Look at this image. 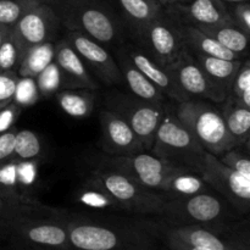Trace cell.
Instances as JSON below:
<instances>
[{
	"label": "cell",
	"instance_id": "36",
	"mask_svg": "<svg viewBox=\"0 0 250 250\" xmlns=\"http://www.w3.org/2000/svg\"><path fill=\"white\" fill-rule=\"evenodd\" d=\"M19 75L16 71L0 72V110L14 102V93Z\"/></svg>",
	"mask_w": 250,
	"mask_h": 250
},
{
	"label": "cell",
	"instance_id": "10",
	"mask_svg": "<svg viewBox=\"0 0 250 250\" xmlns=\"http://www.w3.org/2000/svg\"><path fill=\"white\" fill-rule=\"evenodd\" d=\"M66 39L77 51L87 68L89 67L103 82L109 85L124 82L119 65L104 45L77 31H70Z\"/></svg>",
	"mask_w": 250,
	"mask_h": 250
},
{
	"label": "cell",
	"instance_id": "37",
	"mask_svg": "<svg viewBox=\"0 0 250 250\" xmlns=\"http://www.w3.org/2000/svg\"><path fill=\"white\" fill-rule=\"evenodd\" d=\"M232 20L234 23L246 32L247 34H250V5L249 1H241L236 2L233 7V11L231 14Z\"/></svg>",
	"mask_w": 250,
	"mask_h": 250
},
{
	"label": "cell",
	"instance_id": "45",
	"mask_svg": "<svg viewBox=\"0 0 250 250\" xmlns=\"http://www.w3.org/2000/svg\"><path fill=\"white\" fill-rule=\"evenodd\" d=\"M221 1H224V2H234V4H236V2H241V1H248V0H221Z\"/></svg>",
	"mask_w": 250,
	"mask_h": 250
},
{
	"label": "cell",
	"instance_id": "21",
	"mask_svg": "<svg viewBox=\"0 0 250 250\" xmlns=\"http://www.w3.org/2000/svg\"><path fill=\"white\" fill-rule=\"evenodd\" d=\"M166 236L202 250H241L236 244L220 238L217 234L200 226H180L170 229Z\"/></svg>",
	"mask_w": 250,
	"mask_h": 250
},
{
	"label": "cell",
	"instance_id": "4",
	"mask_svg": "<svg viewBox=\"0 0 250 250\" xmlns=\"http://www.w3.org/2000/svg\"><path fill=\"white\" fill-rule=\"evenodd\" d=\"M109 110L131 126L144 149L151 148L159 125L165 115L163 104L146 102L134 95L119 94L109 99Z\"/></svg>",
	"mask_w": 250,
	"mask_h": 250
},
{
	"label": "cell",
	"instance_id": "12",
	"mask_svg": "<svg viewBox=\"0 0 250 250\" xmlns=\"http://www.w3.org/2000/svg\"><path fill=\"white\" fill-rule=\"evenodd\" d=\"M103 148L114 156H128L142 153L143 146L128 124L115 112L105 109L100 112Z\"/></svg>",
	"mask_w": 250,
	"mask_h": 250
},
{
	"label": "cell",
	"instance_id": "44",
	"mask_svg": "<svg viewBox=\"0 0 250 250\" xmlns=\"http://www.w3.org/2000/svg\"><path fill=\"white\" fill-rule=\"evenodd\" d=\"M36 1L41 2V4H49V5H50V2L59 1V0H36Z\"/></svg>",
	"mask_w": 250,
	"mask_h": 250
},
{
	"label": "cell",
	"instance_id": "40",
	"mask_svg": "<svg viewBox=\"0 0 250 250\" xmlns=\"http://www.w3.org/2000/svg\"><path fill=\"white\" fill-rule=\"evenodd\" d=\"M15 136H16V132L14 129L0 133V163L14 155Z\"/></svg>",
	"mask_w": 250,
	"mask_h": 250
},
{
	"label": "cell",
	"instance_id": "42",
	"mask_svg": "<svg viewBox=\"0 0 250 250\" xmlns=\"http://www.w3.org/2000/svg\"><path fill=\"white\" fill-rule=\"evenodd\" d=\"M9 29H10V27L4 26V24H0V45H1L2 41H4L5 36H6V34H7Z\"/></svg>",
	"mask_w": 250,
	"mask_h": 250
},
{
	"label": "cell",
	"instance_id": "28",
	"mask_svg": "<svg viewBox=\"0 0 250 250\" xmlns=\"http://www.w3.org/2000/svg\"><path fill=\"white\" fill-rule=\"evenodd\" d=\"M205 186L207 183L203 181L200 175L197 176L193 171L182 168L168 180L164 192L173 198L186 197L205 192Z\"/></svg>",
	"mask_w": 250,
	"mask_h": 250
},
{
	"label": "cell",
	"instance_id": "6",
	"mask_svg": "<svg viewBox=\"0 0 250 250\" xmlns=\"http://www.w3.org/2000/svg\"><path fill=\"white\" fill-rule=\"evenodd\" d=\"M143 50L163 67L168 68L187 49L180 33V26L163 14L137 29Z\"/></svg>",
	"mask_w": 250,
	"mask_h": 250
},
{
	"label": "cell",
	"instance_id": "25",
	"mask_svg": "<svg viewBox=\"0 0 250 250\" xmlns=\"http://www.w3.org/2000/svg\"><path fill=\"white\" fill-rule=\"evenodd\" d=\"M54 54L55 49L51 42L28 48L16 71L19 77L36 78L49 63L53 62Z\"/></svg>",
	"mask_w": 250,
	"mask_h": 250
},
{
	"label": "cell",
	"instance_id": "14",
	"mask_svg": "<svg viewBox=\"0 0 250 250\" xmlns=\"http://www.w3.org/2000/svg\"><path fill=\"white\" fill-rule=\"evenodd\" d=\"M54 61L58 63L62 78V85L70 88L97 89L98 83L90 76L77 51L72 48L67 39H62L54 45Z\"/></svg>",
	"mask_w": 250,
	"mask_h": 250
},
{
	"label": "cell",
	"instance_id": "3",
	"mask_svg": "<svg viewBox=\"0 0 250 250\" xmlns=\"http://www.w3.org/2000/svg\"><path fill=\"white\" fill-rule=\"evenodd\" d=\"M90 185L106 193L124 209L142 214H163L166 199L143 187L120 171L98 170L92 173Z\"/></svg>",
	"mask_w": 250,
	"mask_h": 250
},
{
	"label": "cell",
	"instance_id": "18",
	"mask_svg": "<svg viewBox=\"0 0 250 250\" xmlns=\"http://www.w3.org/2000/svg\"><path fill=\"white\" fill-rule=\"evenodd\" d=\"M117 65L121 71L122 78L127 83V87L132 92L134 97L139 99L146 100L151 103L164 102V93L159 88H156L136 66L133 65L127 54L125 53L124 48L117 51Z\"/></svg>",
	"mask_w": 250,
	"mask_h": 250
},
{
	"label": "cell",
	"instance_id": "46",
	"mask_svg": "<svg viewBox=\"0 0 250 250\" xmlns=\"http://www.w3.org/2000/svg\"><path fill=\"white\" fill-rule=\"evenodd\" d=\"M192 0H177V4H188V2H190Z\"/></svg>",
	"mask_w": 250,
	"mask_h": 250
},
{
	"label": "cell",
	"instance_id": "41",
	"mask_svg": "<svg viewBox=\"0 0 250 250\" xmlns=\"http://www.w3.org/2000/svg\"><path fill=\"white\" fill-rule=\"evenodd\" d=\"M167 242H168V246H170L171 250H202V249L194 248V247L188 246V244H186V243H182V242L177 241V239L172 238V237H167Z\"/></svg>",
	"mask_w": 250,
	"mask_h": 250
},
{
	"label": "cell",
	"instance_id": "35",
	"mask_svg": "<svg viewBox=\"0 0 250 250\" xmlns=\"http://www.w3.org/2000/svg\"><path fill=\"white\" fill-rule=\"evenodd\" d=\"M219 159L222 164L229 166V168L250 178V160L248 155L244 151H242L241 149L236 146V148L222 154Z\"/></svg>",
	"mask_w": 250,
	"mask_h": 250
},
{
	"label": "cell",
	"instance_id": "19",
	"mask_svg": "<svg viewBox=\"0 0 250 250\" xmlns=\"http://www.w3.org/2000/svg\"><path fill=\"white\" fill-rule=\"evenodd\" d=\"M194 59L204 71L207 77L209 78L211 84L226 99L231 93L232 83L243 61L225 60V59L205 55H194Z\"/></svg>",
	"mask_w": 250,
	"mask_h": 250
},
{
	"label": "cell",
	"instance_id": "31",
	"mask_svg": "<svg viewBox=\"0 0 250 250\" xmlns=\"http://www.w3.org/2000/svg\"><path fill=\"white\" fill-rule=\"evenodd\" d=\"M42 144L38 136L29 129L17 131L15 136L14 155L21 160H32L41 155Z\"/></svg>",
	"mask_w": 250,
	"mask_h": 250
},
{
	"label": "cell",
	"instance_id": "34",
	"mask_svg": "<svg viewBox=\"0 0 250 250\" xmlns=\"http://www.w3.org/2000/svg\"><path fill=\"white\" fill-rule=\"evenodd\" d=\"M36 80L32 77H19L14 93V103L20 107L32 106L39 99Z\"/></svg>",
	"mask_w": 250,
	"mask_h": 250
},
{
	"label": "cell",
	"instance_id": "39",
	"mask_svg": "<svg viewBox=\"0 0 250 250\" xmlns=\"http://www.w3.org/2000/svg\"><path fill=\"white\" fill-rule=\"evenodd\" d=\"M20 111H21V107L15 104L14 102L0 110V133L11 129L12 125L16 122L17 117H19Z\"/></svg>",
	"mask_w": 250,
	"mask_h": 250
},
{
	"label": "cell",
	"instance_id": "33",
	"mask_svg": "<svg viewBox=\"0 0 250 250\" xmlns=\"http://www.w3.org/2000/svg\"><path fill=\"white\" fill-rule=\"evenodd\" d=\"M231 95L236 102L242 104L243 106L250 109V62L246 60L242 62L233 83H232Z\"/></svg>",
	"mask_w": 250,
	"mask_h": 250
},
{
	"label": "cell",
	"instance_id": "29",
	"mask_svg": "<svg viewBox=\"0 0 250 250\" xmlns=\"http://www.w3.org/2000/svg\"><path fill=\"white\" fill-rule=\"evenodd\" d=\"M24 53H26V49L15 38L11 28H10L0 45V72L1 71H17L22 59H23Z\"/></svg>",
	"mask_w": 250,
	"mask_h": 250
},
{
	"label": "cell",
	"instance_id": "9",
	"mask_svg": "<svg viewBox=\"0 0 250 250\" xmlns=\"http://www.w3.org/2000/svg\"><path fill=\"white\" fill-rule=\"evenodd\" d=\"M60 24V17L49 4H39L21 17L11 28L24 49L51 42Z\"/></svg>",
	"mask_w": 250,
	"mask_h": 250
},
{
	"label": "cell",
	"instance_id": "17",
	"mask_svg": "<svg viewBox=\"0 0 250 250\" xmlns=\"http://www.w3.org/2000/svg\"><path fill=\"white\" fill-rule=\"evenodd\" d=\"M186 19L197 27H209L231 21V12L221 0H192L188 4H177Z\"/></svg>",
	"mask_w": 250,
	"mask_h": 250
},
{
	"label": "cell",
	"instance_id": "2",
	"mask_svg": "<svg viewBox=\"0 0 250 250\" xmlns=\"http://www.w3.org/2000/svg\"><path fill=\"white\" fill-rule=\"evenodd\" d=\"M151 149L154 155L167 163L197 172L207 153L189 131L181 124L176 114L170 111H165Z\"/></svg>",
	"mask_w": 250,
	"mask_h": 250
},
{
	"label": "cell",
	"instance_id": "13",
	"mask_svg": "<svg viewBox=\"0 0 250 250\" xmlns=\"http://www.w3.org/2000/svg\"><path fill=\"white\" fill-rule=\"evenodd\" d=\"M163 214H168L187 221L208 224L216 221L222 216L224 205L216 197L202 192L166 200Z\"/></svg>",
	"mask_w": 250,
	"mask_h": 250
},
{
	"label": "cell",
	"instance_id": "7",
	"mask_svg": "<svg viewBox=\"0 0 250 250\" xmlns=\"http://www.w3.org/2000/svg\"><path fill=\"white\" fill-rule=\"evenodd\" d=\"M198 173L207 185L224 195L239 211H247L250 202V178L222 164L217 156L205 153Z\"/></svg>",
	"mask_w": 250,
	"mask_h": 250
},
{
	"label": "cell",
	"instance_id": "22",
	"mask_svg": "<svg viewBox=\"0 0 250 250\" xmlns=\"http://www.w3.org/2000/svg\"><path fill=\"white\" fill-rule=\"evenodd\" d=\"M224 102L225 105L221 115L229 134L239 146L249 139L250 109L236 102L231 95H229Z\"/></svg>",
	"mask_w": 250,
	"mask_h": 250
},
{
	"label": "cell",
	"instance_id": "27",
	"mask_svg": "<svg viewBox=\"0 0 250 250\" xmlns=\"http://www.w3.org/2000/svg\"><path fill=\"white\" fill-rule=\"evenodd\" d=\"M127 19L133 23L136 31L148 22L159 17L163 5L158 0H117Z\"/></svg>",
	"mask_w": 250,
	"mask_h": 250
},
{
	"label": "cell",
	"instance_id": "26",
	"mask_svg": "<svg viewBox=\"0 0 250 250\" xmlns=\"http://www.w3.org/2000/svg\"><path fill=\"white\" fill-rule=\"evenodd\" d=\"M59 106L63 112L72 117H88L94 109V95L89 89L63 90L56 93Z\"/></svg>",
	"mask_w": 250,
	"mask_h": 250
},
{
	"label": "cell",
	"instance_id": "16",
	"mask_svg": "<svg viewBox=\"0 0 250 250\" xmlns=\"http://www.w3.org/2000/svg\"><path fill=\"white\" fill-rule=\"evenodd\" d=\"M67 233L68 242L80 250H115L121 243L116 232L98 225H71Z\"/></svg>",
	"mask_w": 250,
	"mask_h": 250
},
{
	"label": "cell",
	"instance_id": "1",
	"mask_svg": "<svg viewBox=\"0 0 250 250\" xmlns=\"http://www.w3.org/2000/svg\"><path fill=\"white\" fill-rule=\"evenodd\" d=\"M175 114L207 153L221 156L226 151L238 146L229 134L221 112L209 103L192 99L183 100L178 103Z\"/></svg>",
	"mask_w": 250,
	"mask_h": 250
},
{
	"label": "cell",
	"instance_id": "8",
	"mask_svg": "<svg viewBox=\"0 0 250 250\" xmlns=\"http://www.w3.org/2000/svg\"><path fill=\"white\" fill-rule=\"evenodd\" d=\"M109 164L115 170L125 173L137 183L151 190L164 192L166 183L182 170L154 154L138 153L128 156H114Z\"/></svg>",
	"mask_w": 250,
	"mask_h": 250
},
{
	"label": "cell",
	"instance_id": "11",
	"mask_svg": "<svg viewBox=\"0 0 250 250\" xmlns=\"http://www.w3.org/2000/svg\"><path fill=\"white\" fill-rule=\"evenodd\" d=\"M181 92L189 99V97H202L215 103L224 102L225 98L211 84L209 78L202 70L199 63L186 49L182 55L172 66L167 68Z\"/></svg>",
	"mask_w": 250,
	"mask_h": 250
},
{
	"label": "cell",
	"instance_id": "32",
	"mask_svg": "<svg viewBox=\"0 0 250 250\" xmlns=\"http://www.w3.org/2000/svg\"><path fill=\"white\" fill-rule=\"evenodd\" d=\"M37 88L41 97H51L56 94L60 87L62 85V78H61L60 68L55 61L49 63L36 78Z\"/></svg>",
	"mask_w": 250,
	"mask_h": 250
},
{
	"label": "cell",
	"instance_id": "15",
	"mask_svg": "<svg viewBox=\"0 0 250 250\" xmlns=\"http://www.w3.org/2000/svg\"><path fill=\"white\" fill-rule=\"evenodd\" d=\"M125 53L129 58V60L133 62V65L155 85L156 88L164 93V95L173 98L177 100L178 103L187 100L188 98L181 92L178 88L177 83L175 82L173 77L171 76L170 71L167 68L163 67L159 63H156L143 49L134 48V46H129V48L124 49Z\"/></svg>",
	"mask_w": 250,
	"mask_h": 250
},
{
	"label": "cell",
	"instance_id": "47",
	"mask_svg": "<svg viewBox=\"0 0 250 250\" xmlns=\"http://www.w3.org/2000/svg\"><path fill=\"white\" fill-rule=\"evenodd\" d=\"M2 210H4V202H2V199L0 198V215H1Z\"/></svg>",
	"mask_w": 250,
	"mask_h": 250
},
{
	"label": "cell",
	"instance_id": "20",
	"mask_svg": "<svg viewBox=\"0 0 250 250\" xmlns=\"http://www.w3.org/2000/svg\"><path fill=\"white\" fill-rule=\"evenodd\" d=\"M180 33L187 49L192 50L194 55L212 56V58L225 59V60H241L242 59V56L222 46L219 42L208 36L194 24L190 23L180 26Z\"/></svg>",
	"mask_w": 250,
	"mask_h": 250
},
{
	"label": "cell",
	"instance_id": "23",
	"mask_svg": "<svg viewBox=\"0 0 250 250\" xmlns=\"http://www.w3.org/2000/svg\"><path fill=\"white\" fill-rule=\"evenodd\" d=\"M204 33L219 42L222 46L229 50L233 51L239 56H243L248 49L249 34L242 31L238 26L233 22V20L225 23L216 24V26L209 27H198Z\"/></svg>",
	"mask_w": 250,
	"mask_h": 250
},
{
	"label": "cell",
	"instance_id": "43",
	"mask_svg": "<svg viewBox=\"0 0 250 250\" xmlns=\"http://www.w3.org/2000/svg\"><path fill=\"white\" fill-rule=\"evenodd\" d=\"M163 6H175L177 5V0H158Z\"/></svg>",
	"mask_w": 250,
	"mask_h": 250
},
{
	"label": "cell",
	"instance_id": "38",
	"mask_svg": "<svg viewBox=\"0 0 250 250\" xmlns=\"http://www.w3.org/2000/svg\"><path fill=\"white\" fill-rule=\"evenodd\" d=\"M95 188V187H94ZM92 190V192H84L82 195V202L84 204L90 205L94 208H107V207H119L116 202L111 197L104 193L103 190L98 189Z\"/></svg>",
	"mask_w": 250,
	"mask_h": 250
},
{
	"label": "cell",
	"instance_id": "5",
	"mask_svg": "<svg viewBox=\"0 0 250 250\" xmlns=\"http://www.w3.org/2000/svg\"><path fill=\"white\" fill-rule=\"evenodd\" d=\"M63 23L102 45H109L119 39L120 28L109 11L94 2L72 1L63 7Z\"/></svg>",
	"mask_w": 250,
	"mask_h": 250
},
{
	"label": "cell",
	"instance_id": "24",
	"mask_svg": "<svg viewBox=\"0 0 250 250\" xmlns=\"http://www.w3.org/2000/svg\"><path fill=\"white\" fill-rule=\"evenodd\" d=\"M21 233L23 238L38 246L62 248L70 243L67 229L55 224L29 225L21 229Z\"/></svg>",
	"mask_w": 250,
	"mask_h": 250
},
{
	"label": "cell",
	"instance_id": "30",
	"mask_svg": "<svg viewBox=\"0 0 250 250\" xmlns=\"http://www.w3.org/2000/svg\"><path fill=\"white\" fill-rule=\"evenodd\" d=\"M41 2L36 0H0V24L12 27L29 10Z\"/></svg>",
	"mask_w": 250,
	"mask_h": 250
}]
</instances>
